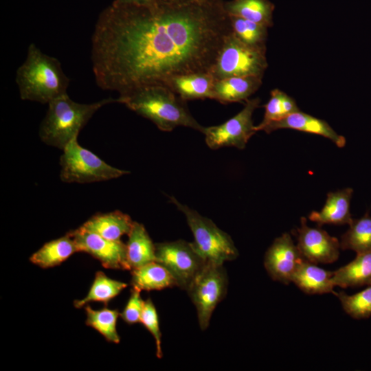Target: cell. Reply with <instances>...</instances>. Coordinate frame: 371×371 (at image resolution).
Segmentation results:
<instances>
[{
  "label": "cell",
  "instance_id": "obj_32",
  "mask_svg": "<svg viewBox=\"0 0 371 371\" xmlns=\"http://www.w3.org/2000/svg\"><path fill=\"white\" fill-rule=\"evenodd\" d=\"M141 291L132 288L130 297L120 317L128 324L132 325L141 322L145 301L140 295Z\"/></svg>",
  "mask_w": 371,
  "mask_h": 371
},
{
  "label": "cell",
  "instance_id": "obj_4",
  "mask_svg": "<svg viewBox=\"0 0 371 371\" xmlns=\"http://www.w3.org/2000/svg\"><path fill=\"white\" fill-rule=\"evenodd\" d=\"M113 102H117V99L109 98L82 104L72 100L67 93L56 98L47 104V111L39 128L41 139L49 146L63 150L78 136L95 113Z\"/></svg>",
  "mask_w": 371,
  "mask_h": 371
},
{
  "label": "cell",
  "instance_id": "obj_1",
  "mask_svg": "<svg viewBox=\"0 0 371 371\" xmlns=\"http://www.w3.org/2000/svg\"><path fill=\"white\" fill-rule=\"evenodd\" d=\"M232 32L224 0L111 3L100 14L91 36L95 82L121 95L210 72Z\"/></svg>",
  "mask_w": 371,
  "mask_h": 371
},
{
  "label": "cell",
  "instance_id": "obj_2",
  "mask_svg": "<svg viewBox=\"0 0 371 371\" xmlns=\"http://www.w3.org/2000/svg\"><path fill=\"white\" fill-rule=\"evenodd\" d=\"M117 101L150 120L162 131L185 126L202 133L205 127L191 115L186 101L166 86L152 85L119 95Z\"/></svg>",
  "mask_w": 371,
  "mask_h": 371
},
{
  "label": "cell",
  "instance_id": "obj_9",
  "mask_svg": "<svg viewBox=\"0 0 371 371\" xmlns=\"http://www.w3.org/2000/svg\"><path fill=\"white\" fill-rule=\"evenodd\" d=\"M157 261L174 278L177 286L186 291L207 262L192 243L183 240L155 244Z\"/></svg>",
  "mask_w": 371,
  "mask_h": 371
},
{
  "label": "cell",
  "instance_id": "obj_27",
  "mask_svg": "<svg viewBox=\"0 0 371 371\" xmlns=\"http://www.w3.org/2000/svg\"><path fill=\"white\" fill-rule=\"evenodd\" d=\"M86 324L100 333L106 341L119 344L120 336L117 332L116 324L120 313L117 309L106 307L94 310L89 305H85Z\"/></svg>",
  "mask_w": 371,
  "mask_h": 371
},
{
  "label": "cell",
  "instance_id": "obj_31",
  "mask_svg": "<svg viewBox=\"0 0 371 371\" xmlns=\"http://www.w3.org/2000/svg\"><path fill=\"white\" fill-rule=\"evenodd\" d=\"M153 336L156 344V355L159 359L163 357L161 345V331L158 314L150 298L145 301L140 322Z\"/></svg>",
  "mask_w": 371,
  "mask_h": 371
},
{
  "label": "cell",
  "instance_id": "obj_5",
  "mask_svg": "<svg viewBox=\"0 0 371 371\" xmlns=\"http://www.w3.org/2000/svg\"><path fill=\"white\" fill-rule=\"evenodd\" d=\"M171 202L184 214L193 234L194 247L209 262L223 265L237 258L238 251L230 236L210 218L170 197Z\"/></svg>",
  "mask_w": 371,
  "mask_h": 371
},
{
  "label": "cell",
  "instance_id": "obj_26",
  "mask_svg": "<svg viewBox=\"0 0 371 371\" xmlns=\"http://www.w3.org/2000/svg\"><path fill=\"white\" fill-rule=\"evenodd\" d=\"M349 226L341 237V249L357 254L371 251V216L366 214L359 219H353Z\"/></svg>",
  "mask_w": 371,
  "mask_h": 371
},
{
  "label": "cell",
  "instance_id": "obj_14",
  "mask_svg": "<svg viewBox=\"0 0 371 371\" xmlns=\"http://www.w3.org/2000/svg\"><path fill=\"white\" fill-rule=\"evenodd\" d=\"M281 128H291L319 135L329 139L339 148L344 147L346 144L345 137L337 134L326 121L300 111L292 113L279 121L269 124L262 131L270 133L273 131Z\"/></svg>",
  "mask_w": 371,
  "mask_h": 371
},
{
  "label": "cell",
  "instance_id": "obj_12",
  "mask_svg": "<svg viewBox=\"0 0 371 371\" xmlns=\"http://www.w3.org/2000/svg\"><path fill=\"white\" fill-rule=\"evenodd\" d=\"M305 260L288 233L276 238L265 255L264 265L275 281L288 284Z\"/></svg>",
  "mask_w": 371,
  "mask_h": 371
},
{
  "label": "cell",
  "instance_id": "obj_34",
  "mask_svg": "<svg viewBox=\"0 0 371 371\" xmlns=\"http://www.w3.org/2000/svg\"><path fill=\"white\" fill-rule=\"evenodd\" d=\"M172 1H189V0H172Z\"/></svg>",
  "mask_w": 371,
  "mask_h": 371
},
{
  "label": "cell",
  "instance_id": "obj_19",
  "mask_svg": "<svg viewBox=\"0 0 371 371\" xmlns=\"http://www.w3.org/2000/svg\"><path fill=\"white\" fill-rule=\"evenodd\" d=\"M333 272L320 268L305 259L298 267L292 282L308 294H335V286L332 282Z\"/></svg>",
  "mask_w": 371,
  "mask_h": 371
},
{
  "label": "cell",
  "instance_id": "obj_24",
  "mask_svg": "<svg viewBox=\"0 0 371 371\" xmlns=\"http://www.w3.org/2000/svg\"><path fill=\"white\" fill-rule=\"evenodd\" d=\"M225 9L229 15L271 27L275 5L269 0H231L225 1Z\"/></svg>",
  "mask_w": 371,
  "mask_h": 371
},
{
  "label": "cell",
  "instance_id": "obj_18",
  "mask_svg": "<svg viewBox=\"0 0 371 371\" xmlns=\"http://www.w3.org/2000/svg\"><path fill=\"white\" fill-rule=\"evenodd\" d=\"M127 235L126 258L131 270L157 261L155 244L142 224L134 221Z\"/></svg>",
  "mask_w": 371,
  "mask_h": 371
},
{
  "label": "cell",
  "instance_id": "obj_6",
  "mask_svg": "<svg viewBox=\"0 0 371 371\" xmlns=\"http://www.w3.org/2000/svg\"><path fill=\"white\" fill-rule=\"evenodd\" d=\"M60 156L62 181L86 183L108 181L128 174L106 163L93 152L83 148L78 142V137L72 139L63 150Z\"/></svg>",
  "mask_w": 371,
  "mask_h": 371
},
{
  "label": "cell",
  "instance_id": "obj_16",
  "mask_svg": "<svg viewBox=\"0 0 371 371\" xmlns=\"http://www.w3.org/2000/svg\"><path fill=\"white\" fill-rule=\"evenodd\" d=\"M262 77L234 76L216 80L214 85V100L222 104L246 101L261 86Z\"/></svg>",
  "mask_w": 371,
  "mask_h": 371
},
{
  "label": "cell",
  "instance_id": "obj_22",
  "mask_svg": "<svg viewBox=\"0 0 371 371\" xmlns=\"http://www.w3.org/2000/svg\"><path fill=\"white\" fill-rule=\"evenodd\" d=\"M131 271L132 288L139 291L161 290L177 286L168 270L157 261H153Z\"/></svg>",
  "mask_w": 371,
  "mask_h": 371
},
{
  "label": "cell",
  "instance_id": "obj_30",
  "mask_svg": "<svg viewBox=\"0 0 371 371\" xmlns=\"http://www.w3.org/2000/svg\"><path fill=\"white\" fill-rule=\"evenodd\" d=\"M345 312L354 319H361L371 316V285L354 295L344 291L335 293Z\"/></svg>",
  "mask_w": 371,
  "mask_h": 371
},
{
  "label": "cell",
  "instance_id": "obj_13",
  "mask_svg": "<svg viewBox=\"0 0 371 371\" xmlns=\"http://www.w3.org/2000/svg\"><path fill=\"white\" fill-rule=\"evenodd\" d=\"M297 247L308 261L317 264L331 263L337 260L340 243L319 227H310L306 218L302 217L300 227L297 228Z\"/></svg>",
  "mask_w": 371,
  "mask_h": 371
},
{
  "label": "cell",
  "instance_id": "obj_10",
  "mask_svg": "<svg viewBox=\"0 0 371 371\" xmlns=\"http://www.w3.org/2000/svg\"><path fill=\"white\" fill-rule=\"evenodd\" d=\"M245 102L244 108L224 123L205 127L203 133L209 148L218 149L233 146L243 149L245 147L249 139L256 133L252 115L260 100L256 98Z\"/></svg>",
  "mask_w": 371,
  "mask_h": 371
},
{
  "label": "cell",
  "instance_id": "obj_7",
  "mask_svg": "<svg viewBox=\"0 0 371 371\" xmlns=\"http://www.w3.org/2000/svg\"><path fill=\"white\" fill-rule=\"evenodd\" d=\"M267 67L266 48L247 45L232 32L226 38L210 74L215 80L234 76L263 77Z\"/></svg>",
  "mask_w": 371,
  "mask_h": 371
},
{
  "label": "cell",
  "instance_id": "obj_17",
  "mask_svg": "<svg viewBox=\"0 0 371 371\" xmlns=\"http://www.w3.org/2000/svg\"><path fill=\"white\" fill-rule=\"evenodd\" d=\"M214 82L210 72L195 73L175 77L165 86L186 101L214 99Z\"/></svg>",
  "mask_w": 371,
  "mask_h": 371
},
{
  "label": "cell",
  "instance_id": "obj_25",
  "mask_svg": "<svg viewBox=\"0 0 371 371\" xmlns=\"http://www.w3.org/2000/svg\"><path fill=\"white\" fill-rule=\"evenodd\" d=\"M126 286L127 284L111 279L102 271H97L87 295L81 300H75L74 305L76 308H80L92 302H103L107 305Z\"/></svg>",
  "mask_w": 371,
  "mask_h": 371
},
{
  "label": "cell",
  "instance_id": "obj_33",
  "mask_svg": "<svg viewBox=\"0 0 371 371\" xmlns=\"http://www.w3.org/2000/svg\"><path fill=\"white\" fill-rule=\"evenodd\" d=\"M156 0H114L112 3L115 5H148Z\"/></svg>",
  "mask_w": 371,
  "mask_h": 371
},
{
  "label": "cell",
  "instance_id": "obj_11",
  "mask_svg": "<svg viewBox=\"0 0 371 371\" xmlns=\"http://www.w3.org/2000/svg\"><path fill=\"white\" fill-rule=\"evenodd\" d=\"M75 240L79 252L89 254L105 268L131 270L126 258V244L111 240L83 227L68 232Z\"/></svg>",
  "mask_w": 371,
  "mask_h": 371
},
{
  "label": "cell",
  "instance_id": "obj_20",
  "mask_svg": "<svg viewBox=\"0 0 371 371\" xmlns=\"http://www.w3.org/2000/svg\"><path fill=\"white\" fill-rule=\"evenodd\" d=\"M332 282L341 288L371 285V251L357 254L353 260L333 271Z\"/></svg>",
  "mask_w": 371,
  "mask_h": 371
},
{
  "label": "cell",
  "instance_id": "obj_3",
  "mask_svg": "<svg viewBox=\"0 0 371 371\" xmlns=\"http://www.w3.org/2000/svg\"><path fill=\"white\" fill-rule=\"evenodd\" d=\"M69 81L60 61L43 53L34 43L29 45L26 58L16 74L21 100L42 104L67 93Z\"/></svg>",
  "mask_w": 371,
  "mask_h": 371
},
{
  "label": "cell",
  "instance_id": "obj_8",
  "mask_svg": "<svg viewBox=\"0 0 371 371\" xmlns=\"http://www.w3.org/2000/svg\"><path fill=\"white\" fill-rule=\"evenodd\" d=\"M228 279L223 265L207 262L187 292L194 304L199 326L205 330L212 313L227 290Z\"/></svg>",
  "mask_w": 371,
  "mask_h": 371
},
{
  "label": "cell",
  "instance_id": "obj_29",
  "mask_svg": "<svg viewBox=\"0 0 371 371\" xmlns=\"http://www.w3.org/2000/svg\"><path fill=\"white\" fill-rule=\"evenodd\" d=\"M229 16L232 32L238 39L254 47L266 48L268 27L239 16Z\"/></svg>",
  "mask_w": 371,
  "mask_h": 371
},
{
  "label": "cell",
  "instance_id": "obj_28",
  "mask_svg": "<svg viewBox=\"0 0 371 371\" xmlns=\"http://www.w3.org/2000/svg\"><path fill=\"white\" fill-rule=\"evenodd\" d=\"M265 114L262 122L255 126V130L262 131L269 124L279 121L284 117L300 111L295 101L283 91L275 89L271 91V97L265 104Z\"/></svg>",
  "mask_w": 371,
  "mask_h": 371
},
{
  "label": "cell",
  "instance_id": "obj_21",
  "mask_svg": "<svg viewBox=\"0 0 371 371\" xmlns=\"http://www.w3.org/2000/svg\"><path fill=\"white\" fill-rule=\"evenodd\" d=\"M131 217L119 210L92 216L82 225L84 228L111 240H120V238L128 234L133 226Z\"/></svg>",
  "mask_w": 371,
  "mask_h": 371
},
{
  "label": "cell",
  "instance_id": "obj_15",
  "mask_svg": "<svg viewBox=\"0 0 371 371\" xmlns=\"http://www.w3.org/2000/svg\"><path fill=\"white\" fill-rule=\"evenodd\" d=\"M352 192L350 188L328 192L322 210L313 211L308 216L309 220L319 227L325 224L350 225L353 221L350 212Z\"/></svg>",
  "mask_w": 371,
  "mask_h": 371
},
{
  "label": "cell",
  "instance_id": "obj_23",
  "mask_svg": "<svg viewBox=\"0 0 371 371\" xmlns=\"http://www.w3.org/2000/svg\"><path fill=\"white\" fill-rule=\"evenodd\" d=\"M76 252H79L78 245L67 233L64 236L46 243L31 256L30 260L41 268H50L60 265Z\"/></svg>",
  "mask_w": 371,
  "mask_h": 371
}]
</instances>
